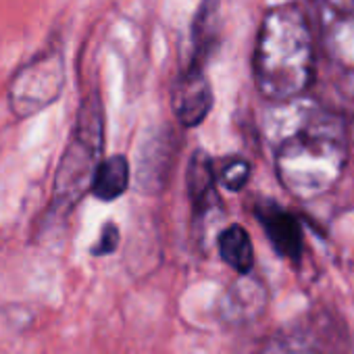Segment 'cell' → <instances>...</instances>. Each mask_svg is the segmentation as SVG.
<instances>
[{
	"mask_svg": "<svg viewBox=\"0 0 354 354\" xmlns=\"http://www.w3.org/2000/svg\"><path fill=\"white\" fill-rule=\"evenodd\" d=\"M348 138L342 117L313 109L288 127L275 146V171L283 188L298 198L331 190L344 173Z\"/></svg>",
	"mask_w": 354,
	"mask_h": 354,
	"instance_id": "cell-1",
	"label": "cell"
},
{
	"mask_svg": "<svg viewBox=\"0 0 354 354\" xmlns=\"http://www.w3.org/2000/svg\"><path fill=\"white\" fill-rule=\"evenodd\" d=\"M252 73L271 102H290L313 84L315 48L306 15L296 5L271 9L259 30Z\"/></svg>",
	"mask_w": 354,
	"mask_h": 354,
	"instance_id": "cell-2",
	"label": "cell"
},
{
	"mask_svg": "<svg viewBox=\"0 0 354 354\" xmlns=\"http://www.w3.org/2000/svg\"><path fill=\"white\" fill-rule=\"evenodd\" d=\"M104 150V111L98 92H90L77 111V119L53 180V209L71 213L92 186V177Z\"/></svg>",
	"mask_w": 354,
	"mask_h": 354,
	"instance_id": "cell-3",
	"label": "cell"
},
{
	"mask_svg": "<svg viewBox=\"0 0 354 354\" xmlns=\"http://www.w3.org/2000/svg\"><path fill=\"white\" fill-rule=\"evenodd\" d=\"M65 86V67L61 53H46L21 67L11 84V111L26 119L53 104Z\"/></svg>",
	"mask_w": 354,
	"mask_h": 354,
	"instance_id": "cell-4",
	"label": "cell"
},
{
	"mask_svg": "<svg viewBox=\"0 0 354 354\" xmlns=\"http://www.w3.org/2000/svg\"><path fill=\"white\" fill-rule=\"evenodd\" d=\"M321 40L329 57L346 69H354V0H321Z\"/></svg>",
	"mask_w": 354,
	"mask_h": 354,
	"instance_id": "cell-5",
	"label": "cell"
},
{
	"mask_svg": "<svg viewBox=\"0 0 354 354\" xmlns=\"http://www.w3.org/2000/svg\"><path fill=\"white\" fill-rule=\"evenodd\" d=\"M171 106L184 127H196L207 119L213 109V90L203 65H186L171 90Z\"/></svg>",
	"mask_w": 354,
	"mask_h": 354,
	"instance_id": "cell-6",
	"label": "cell"
},
{
	"mask_svg": "<svg viewBox=\"0 0 354 354\" xmlns=\"http://www.w3.org/2000/svg\"><path fill=\"white\" fill-rule=\"evenodd\" d=\"M173 131L160 129L146 138L140 146V158L136 165V184L144 194H158L167 188L173 171L175 152Z\"/></svg>",
	"mask_w": 354,
	"mask_h": 354,
	"instance_id": "cell-7",
	"label": "cell"
},
{
	"mask_svg": "<svg viewBox=\"0 0 354 354\" xmlns=\"http://www.w3.org/2000/svg\"><path fill=\"white\" fill-rule=\"evenodd\" d=\"M254 217L263 225L271 246L275 252L292 263H298L302 259L304 238L300 221L281 205L273 201H259L254 205Z\"/></svg>",
	"mask_w": 354,
	"mask_h": 354,
	"instance_id": "cell-8",
	"label": "cell"
},
{
	"mask_svg": "<svg viewBox=\"0 0 354 354\" xmlns=\"http://www.w3.org/2000/svg\"><path fill=\"white\" fill-rule=\"evenodd\" d=\"M186 194L196 219H205L221 201L217 194V173L213 158L205 150H194L186 169Z\"/></svg>",
	"mask_w": 354,
	"mask_h": 354,
	"instance_id": "cell-9",
	"label": "cell"
},
{
	"mask_svg": "<svg viewBox=\"0 0 354 354\" xmlns=\"http://www.w3.org/2000/svg\"><path fill=\"white\" fill-rule=\"evenodd\" d=\"M131 167L123 154H113L102 158L94 171L90 194L102 203H113L115 198L123 196L129 188Z\"/></svg>",
	"mask_w": 354,
	"mask_h": 354,
	"instance_id": "cell-10",
	"label": "cell"
},
{
	"mask_svg": "<svg viewBox=\"0 0 354 354\" xmlns=\"http://www.w3.org/2000/svg\"><path fill=\"white\" fill-rule=\"evenodd\" d=\"M219 44V0H203L192 24V55L188 63L207 67Z\"/></svg>",
	"mask_w": 354,
	"mask_h": 354,
	"instance_id": "cell-11",
	"label": "cell"
},
{
	"mask_svg": "<svg viewBox=\"0 0 354 354\" xmlns=\"http://www.w3.org/2000/svg\"><path fill=\"white\" fill-rule=\"evenodd\" d=\"M265 290L254 279H240L236 281L223 296L221 315L227 321H248L257 317L265 306Z\"/></svg>",
	"mask_w": 354,
	"mask_h": 354,
	"instance_id": "cell-12",
	"label": "cell"
},
{
	"mask_svg": "<svg viewBox=\"0 0 354 354\" xmlns=\"http://www.w3.org/2000/svg\"><path fill=\"white\" fill-rule=\"evenodd\" d=\"M219 254L225 265H230L240 275H248L254 265V248L248 232L242 225H230L219 234L217 240Z\"/></svg>",
	"mask_w": 354,
	"mask_h": 354,
	"instance_id": "cell-13",
	"label": "cell"
},
{
	"mask_svg": "<svg viewBox=\"0 0 354 354\" xmlns=\"http://www.w3.org/2000/svg\"><path fill=\"white\" fill-rule=\"evenodd\" d=\"M250 173H252V169H250L248 160H244V158H232L217 173V182H221V186L227 188L230 192H240L248 184Z\"/></svg>",
	"mask_w": 354,
	"mask_h": 354,
	"instance_id": "cell-14",
	"label": "cell"
},
{
	"mask_svg": "<svg viewBox=\"0 0 354 354\" xmlns=\"http://www.w3.org/2000/svg\"><path fill=\"white\" fill-rule=\"evenodd\" d=\"M117 246H119V227L113 221H109V223H104L100 238L92 248V254L94 257H109L117 250Z\"/></svg>",
	"mask_w": 354,
	"mask_h": 354,
	"instance_id": "cell-15",
	"label": "cell"
}]
</instances>
